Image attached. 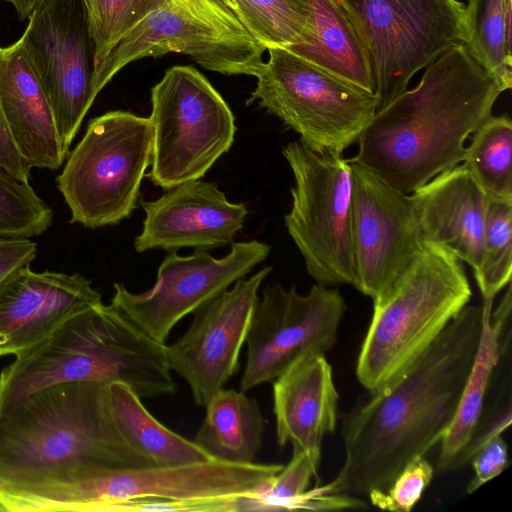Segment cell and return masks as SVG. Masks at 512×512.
<instances>
[{
  "label": "cell",
  "mask_w": 512,
  "mask_h": 512,
  "mask_svg": "<svg viewBox=\"0 0 512 512\" xmlns=\"http://www.w3.org/2000/svg\"><path fill=\"white\" fill-rule=\"evenodd\" d=\"M0 104L13 142L28 165L59 169L68 154L21 38L10 46L0 47Z\"/></svg>",
  "instance_id": "7402d4cb"
},
{
  "label": "cell",
  "mask_w": 512,
  "mask_h": 512,
  "mask_svg": "<svg viewBox=\"0 0 512 512\" xmlns=\"http://www.w3.org/2000/svg\"><path fill=\"white\" fill-rule=\"evenodd\" d=\"M349 162L354 287L374 300L411 265L424 242L411 194L394 188L369 168Z\"/></svg>",
  "instance_id": "2e32d148"
},
{
  "label": "cell",
  "mask_w": 512,
  "mask_h": 512,
  "mask_svg": "<svg viewBox=\"0 0 512 512\" xmlns=\"http://www.w3.org/2000/svg\"><path fill=\"white\" fill-rule=\"evenodd\" d=\"M270 271L263 267L236 281L195 311L186 332L165 345L171 371L187 382L197 405L204 407L239 370L258 291Z\"/></svg>",
  "instance_id": "e0dca14e"
},
{
  "label": "cell",
  "mask_w": 512,
  "mask_h": 512,
  "mask_svg": "<svg viewBox=\"0 0 512 512\" xmlns=\"http://www.w3.org/2000/svg\"><path fill=\"white\" fill-rule=\"evenodd\" d=\"M248 34L266 51L310 45L315 35L311 0H233Z\"/></svg>",
  "instance_id": "f1b7e54d"
},
{
  "label": "cell",
  "mask_w": 512,
  "mask_h": 512,
  "mask_svg": "<svg viewBox=\"0 0 512 512\" xmlns=\"http://www.w3.org/2000/svg\"><path fill=\"white\" fill-rule=\"evenodd\" d=\"M95 53V68L112 48L166 0H82Z\"/></svg>",
  "instance_id": "1f68e13d"
},
{
  "label": "cell",
  "mask_w": 512,
  "mask_h": 512,
  "mask_svg": "<svg viewBox=\"0 0 512 512\" xmlns=\"http://www.w3.org/2000/svg\"><path fill=\"white\" fill-rule=\"evenodd\" d=\"M512 199L488 197L483 262L476 280L483 301H493L511 283Z\"/></svg>",
  "instance_id": "4dcf8cb0"
},
{
  "label": "cell",
  "mask_w": 512,
  "mask_h": 512,
  "mask_svg": "<svg viewBox=\"0 0 512 512\" xmlns=\"http://www.w3.org/2000/svg\"><path fill=\"white\" fill-rule=\"evenodd\" d=\"M37 254V245L31 238L0 237V284L11 274L30 267Z\"/></svg>",
  "instance_id": "d590c367"
},
{
  "label": "cell",
  "mask_w": 512,
  "mask_h": 512,
  "mask_svg": "<svg viewBox=\"0 0 512 512\" xmlns=\"http://www.w3.org/2000/svg\"><path fill=\"white\" fill-rule=\"evenodd\" d=\"M482 305H466L401 377L342 416L345 460L321 494L385 490L440 443L455 415L481 334Z\"/></svg>",
  "instance_id": "6da1fadb"
},
{
  "label": "cell",
  "mask_w": 512,
  "mask_h": 512,
  "mask_svg": "<svg viewBox=\"0 0 512 512\" xmlns=\"http://www.w3.org/2000/svg\"><path fill=\"white\" fill-rule=\"evenodd\" d=\"M101 303V294L80 274L19 269L0 284V356L20 354Z\"/></svg>",
  "instance_id": "d6986e66"
},
{
  "label": "cell",
  "mask_w": 512,
  "mask_h": 512,
  "mask_svg": "<svg viewBox=\"0 0 512 512\" xmlns=\"http://www.w3.org/2000/svg\"><path fill=\"white\" fill-rule=\"evenodd\" d=\"M271 247L257 240L233 242L230 252L215 258L196 250L190 256L170 251L160 264L154 286L132 293L114 284L111 302L153 340L166 344L170 332L185 316L230 288L262 263Z\"/></svg>",
  "instance_id": "9a60e30c"
},
{
  "label": "cell",
  "mask_w": 512,
  "mask_h": 512,
  "mask_svg": "<svg viewBox=\"0 0 512 512\" xmlns=\"http://www.w3.org/2000/svg\"><path fill=\"white\" fill-rule=\"evenodd\" d=\"M471 296L462 262L447 250L424 243L404 273L373 300L356 363L359 383L372 394L401 377Z\"/></svg>",
  "instance_id": "8992f818"
},
{
  "label": "cell",
  "mask_w": 512,
  "mask_h": 512,
  "mask_svg": "<svg viewBox=\"0 0 512 512\" xmlns=\"http://www.w3.org/2000/svg\"><path fill=\"white\" fill-rule=\"evenodd\" d=\"M315 35L310 45L287 48L324 70L374 93L368 55L349 14L339 0H311Z\"/></svg>",
  "instance_id": "d4e9b609"
},
{
  "label": "cell",
  "mask_w": 512,
  "mask_h": 512,
  "mask_svg": "<svg viewBox=\"0 0 512 512\" xmlns=\"http://www.w3.org/2000/svg\"><path fill=\"white\" fill-rule=\"evenodd\" d=\"M507 444L498 435L481 447L471 458L474 477L467 486V492L473 493L484 483L497 477L508 463Z\"/></svg>",
  "instance_id": "e575fe53"
},
{
  "label": "cell",
  "mask_w": 512,
  "mask_h": 512,
  "mask_svg": "<svg viewBox=\"0 0 512 512\" xmlns=\"http://www.w3.org/2000/svg\"><path fill=\"white\" fill-rule=\"evenodd\" d=\"M345 311L340 292L325 285L316 283L305 295L294 285L264 287L245 342L247 361L240 391L276 379L303 356L330 351Z\"/></svg>",
  "instance_id": "4fadbf2b"
},
{
  "label": "cell",
  "mask_w": 512,
  "mask_h": 512,
  "mask_svg": "<svg viewBox=\"0 0 512 512\" xmlns=\"http://www.w3.org/2000/svg\"><path fill=\"white\" fill-rule=\"evenodd\" d=\"M153 185L168 190L201 179L231 148L235 117L218 91L192 66H174L151 89Z\"/></svg>",
  "instance_id": "30bf717a"
},
{
  "label": "cell",
  "mask_w": 512,
  "mask_h": 512,
  "mask_svg": "<svg viewBox=\"0 0 512 512\" xmlns=\"http://www.w3.org/2000/svg\"><path fill=\"white\" fill-rule=\"evenodd\" d=\"M365 46L377 111L450 47L464 43L465 4L458 0H339Z\"/></svg>",
  "instance_id": "7c38bea8"
},
{
  "label": "cell",
  "mask_w": 512,
  "mask_h": 512,
  "mask_svg": "<svg viewBox=\"0 0 512 512\" xmlns=\"http://www.w3.org/2000/svg\"><path fill=\"white\" fill-rule=\"evenodd\" d=\"M432 465L424 458L408 463L385 490L368 493L370 503L382 510L409 512L422 497L433 478Z\"/></svg>",
  "instance_id": "836d02e7"
},
{
  "label": "cell",
  "mask_w": 512,
  "mask_h": 512,
  "mask_svg": "<svg viewBox=\"0 0 512 512\" xmlns=\"http://www.w3.org/2000/svg\"><path fill=\"white\" fill-rule=\"evenodd\" d=\"M267 51L247 103L278 117L312 151L343 154L377 111L375 94L287 48Z\"/></svg>",
  "instance_id": "ba28073f"
},
{
  "label": "cell",
  "mask_w": 512,
  "mask_h": 512,
  "mask_svg": "<svg viewBox=\"0 0 512 512\" xmlns=\"http://www.w3.org/2000/svg\"><path fill=\"white\" fill-rule=\"evenodd\" d=\"M294 176L286 229L307 273L325 286L353 285L352 171L342 154H320L300 142L282 149Z\"/></svg>",
  "instance_id": "8fae6325"
},
{
  "label": "cell",
  "mask_w": 512,
  "mask_h": 512,
  "mask_svg": "<svg viewBox=\"0 0 512 512\" xmlns=\"http://www.w3.org/2000/svg\"><path fill=\"white\" fill-rule=\"evenodd\" d=\"M0 167L22 182H28L31 167L22 158L5 122L0 104Z\"/></svg>",
  "instance_id": "74e56055"
},
{
  "label": "cell",
  "mask_w": 512,
  "mask_h": 512,
  "mask_svg": "<svg viewBox=\"0 0 512 512\" xmlns=\"http://www.w3.org/2000/svg\"><path fill=\"white\" fill-rule=\"evenodd\" d=\"M10 2L16 10L20 20L28 19L31 13L44 1V0H6Z\"/></svg>",
  "instance_id": "f35d334b"
},
{
  "label": "cell",
  "mask_w": 512,
  "mask_h": 512,
  "mask_svg": "<svg viewBox=\"0 0 512 512\" xmlns=\"http://www.w3.org/2000/svg\"><path fill=\"white\" fill-rule=\"evenodd\" d=\"M152 148L149 117L116 110L91 119L56 178L70 222L96 229L128 218L137 206Z\"/></svg>",
  "instance_id": "52a82bcc"
},
{
  "label": "cell",
  "mask_w": 512,
  "mask_h": 512,
  "mask_svg": "<svg viewBox=\"0 0 512 512\" xmlns=\"http://www.w3.org/2000/svg\"><path fill=\"white\" fill-rule=\"evenodd\" d=\"M78 464L155 466L117 428L108 385H53L0 416V478Z\"/></svg>",
  "instance_id": "277c9868"
},
{
  "label": "cell",
  "mask_w": 512,
  "mask_h": 512,
  "mask_svg": "<svg viewBox=\"0 0 512 512\" xmlns=\"http://www.w3.org/2000/svg\"><path fill=\"white\" fill-rule=\"evenodd\" d=\"M422 241L439 246L480 276L488 196L463 164L411 193Z\"/></svg>",
  "instance_id": "ffe728a7"
},
{
  "label": "cell",
  "mask_w": 512,
  "mask_h": 512,
  "mask_svg": "<svg viewBox=\"0 0 512 512\" xmlns=\"http://www.w3.org/2000/svg\"><path fill=\"white\" fill-rule=\"evenodd\" d=\"M282 464L220 460L179 465L108 468L78 464L27 475L19 486L26 511L112 512L136 498L224 499L263 490Z\"/></svg>",
  "instance_id": "5b68a950"
},
{
  "label": "cell",
  "mask_w": 512,
  "mask_h": 512,
  "mask_svg": "<svg viewBox=\"0 0 512 512\" xmlns=\"http://www.w3.org/2000/svg\"><path fill=\"white\" fill-rule=\"evenodd\" d=\"M0 511H6L3 506L0 505Z\"/></svg>",
  "instance_id": "ab89813d"
},
{
  "label": "cell",
  "mask_w": 512,
  "mask_h": 512,
  "mask_svg": "<svg viewBox=\"0 0 512 512\" xmlns=\"http://www.w3.org/2000/svg\"><path fill=\"white\" fill-rule=\"evenodd\" d=\"M265 51L216 0H166L95 68L93 92L97 96L127 64L169 52L188 55L214 72L255 76Z\"/></svg>",
  "instance_id": "9c48e42d"
},
{
  "label": "cell",
  "mask_w": 512,
  "mask_h": 512,
  "mask_svg": "<svg viewBox=\"0 0 512 512\" xmlns=\"http://www.w3.org/2000/svg\"><path fill=\"white\" fill-rule=\"evenodd\" d=\"M492 305L493 301H483L478 346L455 415L440 441L437 468L441 472L455 470L482 417L490 380L509 344V327L490 318Z\"/></svg>",
  "instance_id": "603a6c76"
},
{
  "label": "cell",
  "mask_w": 512,
  "mask_h": 512,
  "mask_svg": "<svg viewBox=\"0 0 512 512\" xmlns=\"http://www.w3.org/2000/svg\"><path fill=\"white\" fill-rule=\"evenodd\" d=\"M141 206L143 228L134 240L138 253L231 245L248 213L243 203L230 202L217 183L201 179L174 186L156 200H141Z\"/></svg>",
  "instance_id": "ac0fdd59"
},
{
  "label": "cell",
  "mask_w": 512,
  "mask_h": 512,
  "mask_svg": "<svg viewBox=\"0 0 512 512\" xmlns=\"http://www.w3.org/2000/svg\"><path fill=\"white\" fill-rule=\"evenodd\" d=\"M21 40L50 102L69 154L93 104L95 53L82 0H44L29 16Z\"/></svg>",
  "instance_id": "5bb4252c"
},
{
  "label": "cell",
  "mask_w": 512,
  "mask_h": 512,
  "mask_svg": "<svg viewBox=\"0 0 512 512\" xmlns=\"http://www.w3.org/2000/svg\"><path fill=\"white\" fill-rule=\"evenodd\" d=\"M51 207L34 191L0 167V237L32 238L52 224Z\"/></svg>",
  "instance_id": "d6a6232c"
},
{
  "label": "cell",
  "mask_w": 512,
  "mask_h": 512,
  "mask_svg": "<svg viewBox=\"0 0 512 512\" xmlns=\"http://www.w3.org/2000/svg\"><path fill=\"white\" fill-rule=\"evenodd\" d=\"M425 68L414 88L375 112L349 159L406 194L463 162L466 139L502 93L463 43Z\"/></svg>",
  "instance_id": "7a4b0ae2"
},
{
  "label": "cell",
  "mask_w": 512,
  "mask_h": 512,
  "mask_svg": "<svg viewBox=\"0 0 512 512\" xmlns=\"http://www.w3.org/2000/svg\"><path fill=\"white\" fill-rule=\"evenodd\" d=\"M204 407L205 418L193 441L212 459L253 463L265 426L258 402L245 392L222 388Z\"/></svg>",
  "instance_id": "cb8c5ba5"
},
{
  "label": "cell",
  "mask_w": 512,
  "mask_h": 512,
  "mask_svg": "<svg viewBox=\"0 0 512 512\" xmlns=\"http://www.w3.org/2000/svg\"><path fill=\"white\" fill-rule=\"evenodd\" d=\"M511 423V403L507 402L506 405L498 409L495 414L489 419L482 421L480 419L467 447L459 456L455 464V469L466 465L470 462L473 455L489 442L494 437L501 435V433Z\"/></svg>",
  "instance_id": "8d00e7d4"
},
{
  "label": "cell",
  "mask_w": 512,
  "mask_h": 512,
  "mask_svg": "<svg viewBox=\"0 0 512 512\" xmlns=\"http://www.w3.org/2000/svg\"><path fill=\"white\" fill-rule=\"evenodd\" d=\"M141 397L122 383L108 385L114 422L128 443L155 466H179L213 460L193 440L160 423Z\"/></svg>",
  "instance_id": "484cf974"
},
{
  "label": "cell",
  "mask_w": 512,
  "mask_h": 512,
  "mask_svg": "<svg viewBox=\"0 0 512 512\" xmlns=\"http://www.w3.org/2000/svg\"><path fill=\"white\" fill-rule=\"evenodd\" d=\"M319 465L305 452L293 451L289 463L263 490L234 499L233 512L367 509L366 502L348 494H321L316 487L309 490Z\"/></svg>",
  "instance_id": "4316f807"
},
{
  "label": "cell",
  "mask_w": 512,
  "mask_h": 512,
  "mask_svg": "<svg viewBox=\"0 0 512 512\" xmlns=\"http://www.w3.org/2000/svg\"><path fill=\"white\" fill-rule=\"evenodd\" d=\"M165 345L102 302L67 320L1 371L0 416L35 392L65 383H122L144 398L173 394Z\"/></svg>",
  "instance_id": "3957f363"
},
{
  "label": "cell",
  "mask_w": 512,
  "mask_h": 512,
  "mask_svg": "<svg viewBox=\"0 0 512 512\" xmlns=\"http://www.w3.org/2000/svg\"><path fill=\"white\" fill-rule=\"evenodd\" d=\"M512 122L490 115L474 132L463 165L488 197L512 199Z\"/></svg>",
  "instance_id": "f546056e"
},
{
  "label": "cell",
  "mask_w": 512,
  "mask_h": 512,
  "mask_svg": "<svg viewBox=\"0 0 512 512\" xmlns=\"http://www.w3.org/2000/svg\"><path fill=\"white\" fill-rule=\"evenodd\" d=\"M465 5L463 44L501 91L509 90L512 86V0H468Z\"/></svg>",
  "instance_id": "83f0119b"
},
{
  "label": "cell",
  "mask_w": 512,
  "mask_h": 512,
  "mask_svg": "<svg viewBox=\"0 0 512 512\" xmlns=\"http://www.w3.org/2000/svg\"><path fill=\"white\" fill-rule=\"evenodd\" d=\"M339 395L324 354L296 360L273 383V412L280 447L291 444L320 464L323 438L333 433Z\"/></svg>",
  "instance_id": "44dd1931"
}]
</instances>
